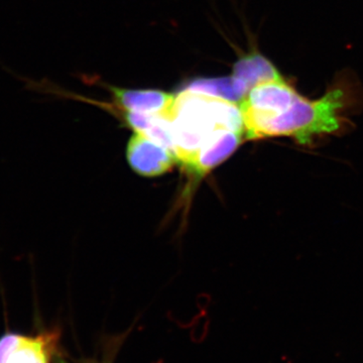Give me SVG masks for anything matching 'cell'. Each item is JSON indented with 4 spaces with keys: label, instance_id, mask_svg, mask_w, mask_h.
Masks as SVG:
<instances>
[{
    "label": "cell",
    "instance_id": "1",
    "mask_svg": "<svg viewBox=\"0 0 363 363\" xmlns=\"http://www.w3.org/2000/svg\"><path fill=\"white\" fill-rule=\"evenodd\" d=\"M360 88L355 79L340 75L316 99L304 96L285 78L260 83L240 104L247 140L292 138L308 145L315 138L341 130Z\"/></svg>",
    "mask_w": 363,
    "mask_h": 363
},
{
    "label": "cell",
    "instance_id": "2",
    "mask_svg": "<svg viewBox=\"0 0 363 363\" xmlns=\"http://www.w3.org/2000/svg\"><path fill=\"white\" fill-rule=\"evenodd\" d=\"M162 116L169 121L174 152L184 167L215 131L245 135L240 105L194 91L182 89Z\"/></svg>",
    "mask_w": 363,
    "mask_h": 363
},
{
    "label": "cell",
    "instance_id": "3",
    "mask_svg": "<svg viewBox=\"0 0 363 363\" xmlns=\"http://www.w3.org/2000/svg\"><path fill=\"white\" fill-rule=\"evenodd\" d=\"M59 339L57 329L35 335L6 332L0 336V363H52L57 357Z\"/></svg>",
    "mask_w": 363,
    "mask_h": 363
},
{
    "label": "cell",
    "instance_id": "4",
    "mask_svg": "<svg viewBox=\"0 0 363 363\" xmlns=\"http://www.w3.org/2000/svg\"><path fill=\"white\" fill-rule=\"evenodd\" d=\"M126 157L135 173L149 178L164 175L178 162L173 150L140 133L131 136Z\"/></svg>",
    "mask_w": 363,
    "mask_h": 363
},
{
    "label": "cell",
    "instance_id": "5",
    "mask_svg": "<svg viewBox=\"0 0 363 363\" xmlns=\"http://www.w3.org/2000/svg\"><path fill=\"white\" fill-rule=\"evenodd\" d=\"M245 136L228 130L215 131L185 167L194 175L203 177L228 159L238 150Z\"/></svg>",
    "mask_w": 363,
    "mask_h": 363
},
{
    "label": "cell",
    "instance_id": "6",
    "mask_svg": "<svg viewBox=\"0 0 363 363\" xmlns=\"http://www.w3.org/2000/svg\"><path fill=\"white\" fill-rule=\"evenodd\" d=\"M116 105L123 111L143 114H164L175 95L160 90H130L111 87Z\"/></svg>",
    "mask_w": 363,
    "mask_h": 363
},
{
    "label": "cell",
    "instance_id": "7",
    "mask_svg": "<svg viewBox=\"0 0 363 363\" xmlns=\"http://www.w3.org/2000/svg\"><path fill=\"white\" fill-rule=\"evenodd\" d=\"M233 76L242 81L248 90L260 83L284 77L267 57L257 51L238 60L233 66Z\"/></svg>",
    "mask_w": 363,
    "mask_h": 363
},
{
    "label": "cell",
    "instance_id": "8",
    "mask_svg": "<svg viewBox=\"0 0 363 363\" xmlns=\"http://www.w3.org/2000/svg\"><path fill=\"white\" fill-rule=\"evenodd\" d=\"M183 89L221 98L234 104L242 101L250 91L242 81L233 75L229 77L194 79L184 86Z\"/></svg>",
    "mask_w": 363,
    "mask_h": 363
},
{
    "label": "cell",
    "instance_id": "9",
    "mask_svg": "<svg viewBox=\"0 0 363 363\" xmlns=\"http://www.w3.org/2000/svg\"><path fill=\"white\" fill-rule=\"evenodd\" d=\"M54 362L55 363H69L68 362H67L65 358L59 357V355L58 357H56V359H55Z\"/></svg>",
    "mask_w": 363,
    "mask_h": 363
},
{
    "label": "cell",
    "instance_id": "10",
    "mask_svg": "<svg viewBox=\"0 0 363 363\" xmlns=\"http://www.w3.org/2000/svg\"><path fill=\"white\" fill-rule=\"evenodd\" d=\"M84 363H99V362H95V360H86V362Z\"/></svg>",
    "mask_w": 363,
    "mask_h": 363
}]
</instances>
